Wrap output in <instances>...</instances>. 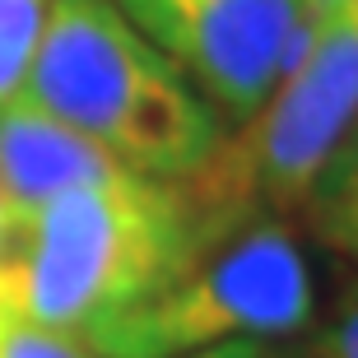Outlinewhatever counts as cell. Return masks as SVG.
<instances>
[{
    "label": "cell",
    "mask_w": 358,
    "mask_h": 358,
    "mask_svg": "<svg viewBox=\"0 0 358 358\" xmlns=\"http://www.w3.org/2000/svg\"><path fill=\"white\" fill-rule=\"evenodd\" d=\"M219 228L228 224L210 219L182 182L117 168L56 196L19 233L5 284L28 317L89 335L163 289Z\"/></svg>",
    "instance_id": "1"
},
{
    "label": "cell",
    "mask_w": 358,
    "mask_h": 358,
    "mask_svg": "<svg viewBox=\"0 0 358 358\" xmlns=\"http://www.w3.org/2000/svg\"><path fill=\"white\" fill-rule=\"evenodd\" d=\"M307 358H358V289L340 303V312L317 335V345H312Z\"/></svg>",
    "instance_id": "10"
},
{
    "label": "cell",
    "mask_w": 358,
    "mask_h": 358,
    "mask_svg": "<svg viewBox=\"0 0 358 358\" xmlns=\"http://www.w3.org/2000/svg\"><path fill=\"white\" fill-rule=\"evenodd\" d=\"M317 321V279L279 214L219 228L163 289L84 340L107 358H182L233 340H293Z\"/></svg>",
    "instance_id": "3"
},
{
    "label": "cell",
    "mask_w": 358,
    "mask_h": 358,
    "mask_svg": "<svg viewBox=\"0 0 358 358\" xmlns=\"http://www.w3.org/2000/svg\"><path fill=\"white\" fill-rule=\"evenodd\" d=\"M14 242H19V238H14L10 214H5V200H0V270H5V266L14 261Z\"/></svg>",
    "instance_id": "13"
},
{
    "label": "cell",
    "mask_w": 358,
    "mask_h": 358,
    "mask_svg": "<svg viewBox=\"0 0 358 358\" xmlns=\"http://www.w3.org/2000/svg\"><path fill=\"white\" fill-rule=\"evenodd\" d=\"M24 98L126 173L186 182L224 140L196 84L112 0H52Z\"/></svg>",
    "instance_id": "2"
},
{
    "label": "cell",
    "mask_w": 358,
    "mask_h": 358,
    "mask_svg": "<svg viewBox=\"0 0 358 358\" xmlns=\"http://www.w3.org/2000/svg\"><path fill=\"white\" fill-rule=\"evenodd\" d=\"M52 0H0V107L24 98L28 66L38 56Z\"/></svg>",
    "instance_id": "8"
},
{
    "label": "cell",
    "mask_w": 358,
    "mask_h": 358,
    "mask_svg": "<svg viewBox=\"0 0 358 358\" xmlns=\"http://www.w3.org/2000/svg\"><path fill=\"white\" fill-rule=\"evenodd\" d=\"M0 358H107L103 349L75 331H56L47 321L28 317L14 303L5 270H0Z\"/></svg>",
    "instance_id": "7"
},
{
    "label": "cell",
    "mask_w": 358,
    "mask_h": 358,
    "mask_svg": "<svg viewBox=\"0 0 358 358\" xmlns=\"http://www.w3.org/2000/svg\"><path fill=\"white\" fill-rule=\"evenodd\" d=\"M182 358H307L298 349H289V340H233V345H214V349H196Z\"/></svg>",
    "instance_id": "12"
},
{
    "label": "cell",
    "mask_w": 358,
    "mask_h": 358,
    "mask_svg": "<svg viewBox=\"0 0 358 358\" xmlns=\"http://www.w3.org/2000/svg\"><path fill=\"white\" fill-rule=\"evenodd\" d=\"M312 14H326V10H335V5H345V0H303Z\"/></svg>",
    "instance_id": "14"
},
{
    "label": "cell",
    "mask_w": 358,
    "mask_h": 358,
    "mask_svg": "<svg viewBox=\"0 0 358 358\" xmlns=\"http://www.w3.org/2000/svg\"><path fill=\"white\" fill-rule=\"evenodd\" d=\"M140 38H149L219 121H242L270 98L317 14L303 0H112Z\"/></svg>",
    "instance_id": "5"
},
{
    "label": "cell",
    "mask_w": 358,
    "mask_h": 358,
    "mask_svg": "<svg viewBox=\"0 0 358 358\" xmlns=\"http://www.w3.org/2000/svg\"><path fill=\"white\" fill-rule=\"evenodd\" d=\"M117 168L121 163H112L103 149H93L70 126L47 117L38 103L14 98L0 107V200H5L14 238L56 196H66L84 182H98Z\"/></svg>",
    "instance_id": "6"
},
{
    "label": "cell",
    "mask_w": 358,
    "mask_h": 358,
    "mask_svg": "<svg viewBox=\"0 0 358 358\" xmlns=\"http://www.w3.org/2000/svg\"><path fill=\"white\" fill-rule=\"evenodd\" d=\"M312 224H317V233L331 247H340V252H349L358 261V205H335V210H317L307 214Z\"/></svg>",
    "instance_id": "11"
},
{
    "label": "cell",
    "mask_w": 358,
    "mask_h": 358,
    "mask_svg": "<svg viewBox=\"0 0 358 358\" xmlns=\"http://www.w3.org/2000/svg\"><path fill=\"white\" fill-rule=\"evenodd\" d=\"M335 205H358V117H354V126H349V135L340 140L335 159L326 163V173L317 177V186H312L303 214L335 210Z\"/></svg>",
    "instance_id": "9"
},
{
    "label": "cell",
    "mask_w": 358,
    "mask_h": 358,
    "mask_svg": "<svg viewBox=\"0 0 358 358\" xmlns=\"http://www.w3.org/2000/svg\"><path fill=\"white\" fill-rule=\"evenodd\" d=\"M358 117V0L317 14L270 98L224 135L219 149L186 177L200 210L233 224L247 214L303 210L317 177L335 159Z\"/></svg>",
    "instance_id": "4"
}]
</instances>
